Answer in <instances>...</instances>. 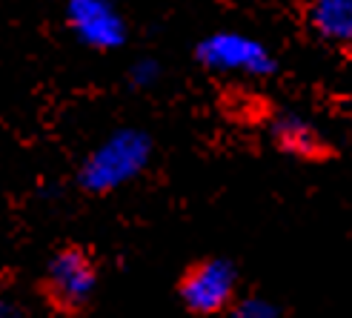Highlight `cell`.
Returning <instances> with one entry per match:
<instances>
[{
	"label": "cell",
	"instance_id": "obj_1",
	"mask_svg": "<svg viewBox=\"0 0 352 318\" xmlns=\"http://www.w3.org/2000/svg\"><path fill=\"white\" fill-rule=\"evenodd\" d=\"M155 144L144 129H118L103 144H98L80 164L78 184L89 195H109V192L132 184L152 161Z\"/></svg>",
	"mask_w": 352,
	"mask_h": 318
},
{
	"label": "cell",
	"instance_id": "obj_2",
	"mask_svg": "<svg viewBox=\"0 0 352 318\" xmlns=\"http://www.w3.org/2000/svg\"><path fill=\"white\" fill-rule=\"evenodd\" d=\"M100 281L98 258L83 244H63L49 258L41 281L46 307L60 318H78L92 307Z\"/></svg>",
	"mask_w": 352,
	"mask_h": 318
},
{
	"label": "cell",
	"instance_id": "obj_3",
	"mask_svg": "<svg viewBox=\"0 0 352 318\" xmlns=\"http://www.w3.org/2000/svg\"><path fill=\"white\" fill-rule=\"evenodd\" d=\"M178 298L189 315L221 318L230 315L241 298V275L230 258L206 255L192 261L178 278Z\"/></svg>",
	"mask_w": 352,
	"mask_h": 318
},
{
	"label": "cell",
	"instance_id": "obj_4",
	"mask_svg": "<svg viewBox=\"0 0 352 318\" xmlns=\"http://www.w3.org/2000/svg\"><path fill=\"white\" fill-rule=\"evenodd\" d=\"M195 61L209 72L246 75V78H270L278 72V61L258 38L241 32H212L195 46Z\"/></svg>",
	"mask_w": 352,
	"mask_h": 318
},
{
	"label": "cell",
	"instance_id": "obj_5",
	"mask_svg": "<svg viewBox=\"0 0 352 318\" xmlns=\"http://www.w3.org/2000/svg\"><path fill=\"white\" fill-rule=\"evenodd\" d=\"M66 26L89 49L112 52L126 43V21L115 0H66Z\"/></svg>",
	"mask_w": 352,
	"mask_h": 318
},
{
	"label": "cell",
	"instance_id": "obj_6",
	"mask_svg": "<svg viewBox=\"0 0 352 318\" xmlns=\"http://www.w3.org/2000/svg\"><path fill=\"white\" fill-rule=\"evenodd\" d=\"M270 138L278 152L295 158V161L324 164L336 155L327 135L315 127L309 118L298 115V112H278L270 120Z\"/></svg>",
	"mask_w": 352,
	"mask_h": 318
},
{
	"label": "cell",
	"instance_id": "obj_7",
	"mask_svg": "<svg viewBox=\"0 0 352 318\" xmlns=\"http://www.w3.org/2000/svg\"><path fill=\"white\" fill-rule=\"evenodd\" d=\"M301 21L318 43L349 52L352 0H301Z\"/></svg>",
	"mask_w": 352,
	"mask_h": 318
},
{
	"label": "cell",
	"instance_id": "obj_8",
	"mask_svg": "<svg viewBox=\"0 0 352 318\" xmlns=\"http://www.w3.org/2000/svg\"><path fill=\"white\" fill-rule=\"evenodd\" d=\"M226 318H280V310L275 301H270V298L241 295Z\"/></svg>",
	"mask_w": 352,
	"mask_h": 318
},
{
	"label": "cell",
	"instance_id": "obj_9",
	"mask_svg": "<svg viewBox=\"0 0 352 318\" xmlns=\"http://www.w3.org/2000/svg\"><path fill=\"white\" fill-rule=\"evenodd\" d=\"M0 318H29V315L17 301H12L9 295L0 293Z\"/></svg>",
	"mask_w": 352,
	"mask_h": 318
}]
</instances>
